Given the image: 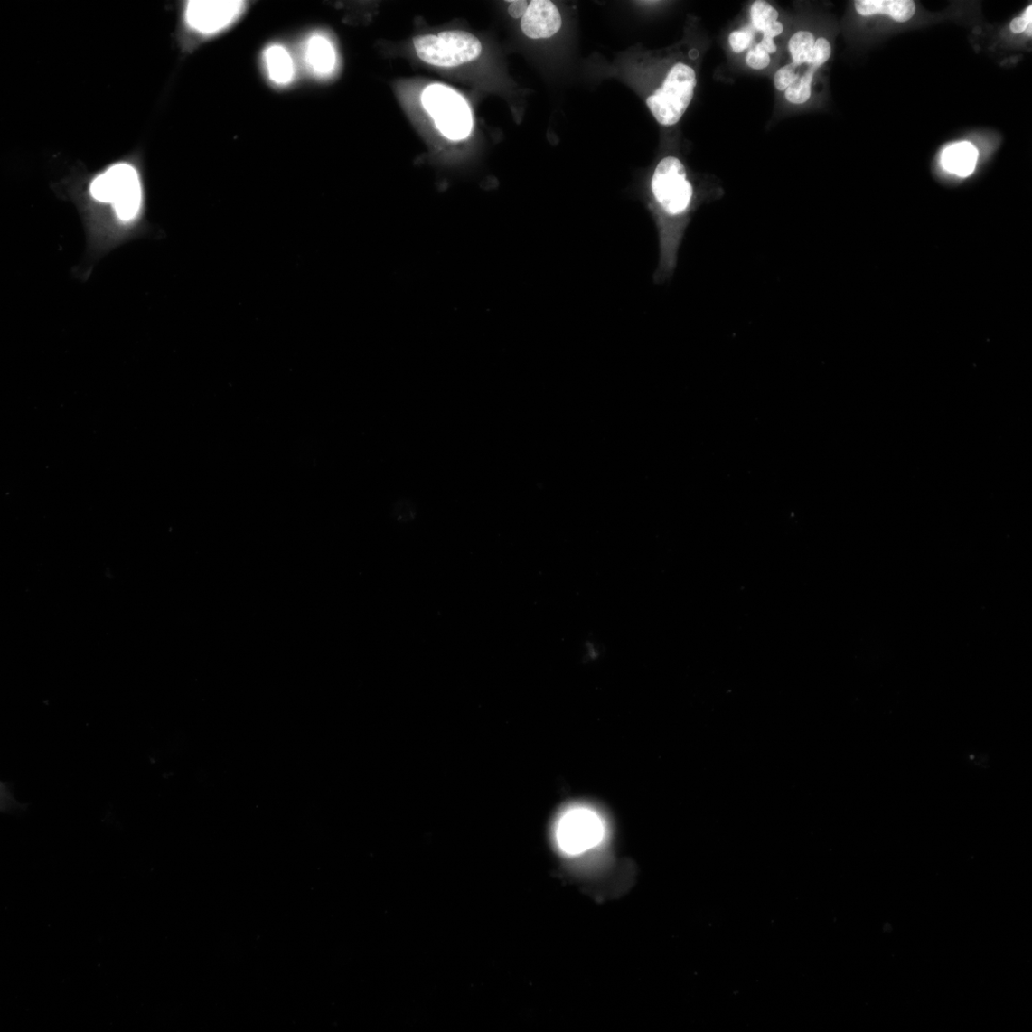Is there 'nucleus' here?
<instances>
[{
  "instance_id": "f257e3e1",
  "label": "nucleus",
  "mask_w": 1032,
  "mask_h": 1032,
  "mask_svg": "<svg viewBox=\"0 0 1032 1032\" xmlns=\"http://www.w3.org/2000/svg\"><path fill=\"white\" fill-rule=\"evenodd\" d=\"M90 193L99 202L112 204L123 221L135 220L142 206V186L135 166L118 164L99 175L90 186Z\"/></svg>"
},
{
  "instance_id": "f03ea898",
  "label": "nucleus",
  "mask_w": 1032,
  "mask_h": 1032,
  "mask_svg": "<svg viewBox=\"0 0 1032 1032\" xmlns=\"http://www.w3.org/2000/svg\"><path fill=\"white\" fill-rule=\"evenodd\" d=\"M696 86L691 66L682 62L673 65L661 88L647 98V107L657 122L664 127L678 124L692 102Z\"/></svg>"
},
{
  "instance_id": "7ed1b4c3",
  "label": "nucleus",
  "mask_w": 1032,
  "mask_h": 1032,
  "mask_svg": "<svg viewBox=\"0 0 1032 1032\" xmlns=\"http://www.w3.org/2000/svg\"><path fill=\"white\" fill-rule=\"evenodd\" d=\"M422 103L444 136L456 141L470 136L472 112L456 91L442 85H431L423 92Z\"/></svg>"
},
{
  "instance_id": "20e7f679",
  "label": "nucleus",
  "mask_w": 1032,
  "mask_h": 1032,
  "mask_svg": "<svg viewBox=\"0 0 1032 1032\" xmlns=\"http://www.w3.org/2000/svg\"><path fill=\"white\" fill-rule=\"evenodd\" d=\"M418 57L440 68H455L476 60L482 53L480 41L468 32L446 31L413 41Z\"/></svg>"
},
{
  "instance_id": "39448f33",
  "label": "nucleus",
  "mask_w": 1032,
  "mask_h": 1032,
  "mask_svg": "<svg viewBox=\"0 0 1032 1032\" xmlns=\"http://www.w3.org/2000/svg\"><path fill=\"white\" fill-rule=\"evenodd\" d=\"M555 834L560 850L576 856L601 844L605 835V826L595 811L586 807H576L561 815Z\"/></svg>"
},
{
  "instance_id": "423d86ee",
  "label": "nucleus",
  "mask_w": 1032,
  "mask_h": 1032,
  "mask_svg": "<svg viewBox=\"0 0 1032 1032\" xmlns=\"http://www.w3.org/2000/svg\"><path fill=\"white\" fill-rule=\"evenodd\" d=\"M652 192L661 209L671 216L686 212L693 197L684 164L678 158H663L657 165L652 182Z\"/></svg>"
},
{
  "instance_id": "0eeeda50",
  "label": "nucleus",
  "mask_w": 1032,
  "mask_h": 1032,
  "mask_svg": "<svg viewBox=\"0 0 1032 1032\" xmlns=\"http://www.w3.org/2000/svg\"><path fill=\"white\" fill-rule=\"evenodd\" d=\"M245 9L246 4L239 0H192L185 19L198 34L211 36L235 23Z\"/></svg>"
},
{
  "instance_id": "6e6552de",
  "label": "nucleus",
  "mask_w": 1032,
  "mask_h": 1032,
  "mask_svg": "<svg viewBox=\"0 0 1032 1032\" xmlns=\"http://www.w3.org/2000/svg\"><path fill=\"white\" fill-rule=\"evenodd\" d=\"M562 25L558 7L549 0H532L521 20V29L530 39H549L557 34Z\"/></svg>"
},
{
  "instance_id": "1a4fd4ad",
  "label": "nucleus",
  "mask_w": 1032,
  "mask_h": 1032,
  "mask_svg": "<svg viewBox=\"0 0 1032 1032\" xmlns=\"http://www.w3.org/2000/svg\"><path fill=\"white\" fill-rule=\"evenodd\" d=\"M304 59L308 70L319 78L332 75L337 66L336 49L322 33H314L306 40Z\"/></svg>"
},
{
  "instance_id": "9d476101",
  "label": "nucleus",
  "mask_w": 1032,
  "mask_h": 1032,
  "mask_svg": "<svg viewBox=\"0 0 1032 1032\" xmlns=\"http://www.w3.org/2000/svg\"><path fill=\"white\" fill-rule=\"evenodd\" d=\"M263 61L270 80L277 87H287L296 75L295 62L288 50L271 44L264 50Z\"/></svg>"
},
{
  "instance_id": "9b49d317",
  "label": "nucleus",
  "mask_w": 1032,
  "mask_h": 1032,
  "mask_svg": "<svg viewBox=\"0 0 1032 1032\" xmlns=\"http://www.w3.org/2000/svg\"><path fill=\"white\" fill-rule=\"evenodd\" d=\"M855 7L860 15L887 14L898 23L908 22L915 13L910 0H858Z\"/></svg>"
},
{
  "instance_id": "f8f14e48",
  "label": "nucleus",
  "mask_w": 1032,
  "mask_h": 1032,
  "mask_svg": "<svg viewBox=\"0 0 1032 1032\" xmlns=\"http://www.w3.org/2000/svg\"><path fill=\"white\" fill-rule=\"evenodd\" d=\"M978 159L977 149L969 142H962L947 147L943 154V168L961 177L971 175Z\"/></svg>"
},
{
  "instance_id": "ddd939ff",
  "label": "nucleus",
  "mask_w": 1032,
  "mask_h": 1032,
  "mask_svg": "<svg viewBox=\"0 0 1032 1032\" xmlns=\"http://www.w3.org/2000/svg\"><path fill=\"white\" fill-rule=\"evenodd\" d=\"M778 11L764 0L755 2L750 9V27L762 37L775 39L783 33L784 26L778 21Z\"/></svg>"
},
{
  "instance_id": "4468645a",
  "label": "nucleus",
  "mask_w": 1032,
  "mask_h": 1032,
  "mask_svg": "<svg viewBox=\"0 0 1032 1032\" xmlns=\"http://www.w3.org/2000/svg\"><path fill=\"white\" fill-rule=\"evenodd\" d=\"M807 68L803 73L801 72L798 79L785 91V98L790 104L803 105L806 104L812 96V83L815 73L821 68L822 64L815 61L812 54L807 62Z\"/></svg>"
},
{
  "instance_id": "2eb2a0df",
  "label": "nucleus",
  "mask_w": 1032,
  "mask_h": 1032,
  "mask_svg": "<svg viewBox=\"0 0 1032 1032\" xmlns=\"http://www.w3.org/2000/svg\"><path fill=\"white\" fill-rule=\"evenodd\" d=\"M815 40L809 31H798L792 36L788 43L792 63L802 69L806 65L812 52Z\"/></svg>"
},
{
  "instance_id": "dca6fc26",
  "label": "nucleus",
  "mask_w": 1032,
  "mask_h": 1032,
  "mask_svg": "<svg viewBox=\"0 0 1032 1032\" xmlns=\"http://www.w3.org/2000/svg\"><path fill=\"white\" fill-rule=\"evenodd\" d=\"M755 40V33L748 24L731 32L728 36L729 46L736 54H742L746 50L751 49Z\"/></svg>"
},
{
  "instance_id": "f3484780",
  "label": "nucleus",
  "mask_w": 1032,
  "mask_h": 1032,
  "mask_svg": "<svg viewBox=\"0 0 1032 1032\" xmlns=\"http://www.w3.org/2000/svg\"><path fill=\"white\" fill-rule=\"evenodd\" d=\"M799 75H801V69L797 68V66L792 62L782 66L774 77L775 89L781 92L786 91L793 85Z\"/></svg>"
},
{
  "instance_id": "a211bd4d",
  "label": "nucleus",
  "mask_w": 1032,
  "mask_h": 1032,
  "mask_svg": "<svg viewBox=\"0 0 1032 1032\" xmlns=\"http://www.w3.org/2000/svg\"><path fill=\"white\" fill-rule=\"evenodd\" d=\"M771 56L754 45L746 55V63L754 70H764L771 64Z\"/></svg>"
},
{
  "instance_id": "6ab92c4d",
  "label": "nucleus",
  "mask_w": 1032,
  "mask_h": 1032,
  "mask_svg": "<svg viewBox=\"0 0 1032 1032\" xmlns=\"http://www.w3.org/2000/svg\"><path fill=\"white\" fill-rule=\"evenodd\" d=\"M1032 6H1029L1022 18L1015 19L1010 23V29L1015 34H1020L1031 24Z\"/></svg>"
},
{
  "instance_id": "aec40b11",
  "label": "nucleus",
  "mask_w": 1032,
  "mask_h": 1032,
  "mask_svg": "<svg viewBox=\"0 0 1032 1032\" xmlns=\"http://www.w3.org/2000/svg\"><path fill=\"white\" fill-rule=\"evenodd\" d=\"M529 5L530 4H528V2H524V0H516V2H511L509 14L511 18L522 20L528 10Z\"/></svg>"
}]
</instances>
